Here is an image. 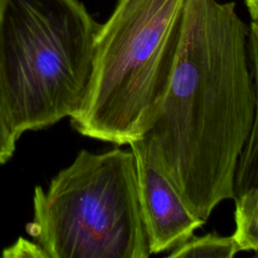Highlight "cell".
Listing matches in <instances>:
<instances>
[{
    "instance_id": "2",
    "label": "cell",
    "mask_w": 258,
    "mask_h": 258,
    "mask_svg": "<svg viewBox=\"0 0 258 258\" xmlns=\"http://www.w3.org/2000/svg\"><path fill=\"white\" fill-rule=\"evenodd\" d=\"M186 0H118L98 30L83 104L82 135L117 145L153 126L174 69Z\"/></svg>"
},
{
    "instance_id": "6",
    "label": "cell",
    "mask_w": 258,
    "mask_h": 258,
    "mask_svg": "<svg viewBox=\"0 0 258 258\" xmlns=\"http://www.w3.org/2000/svg\"><path fill=\"white\" fill-rule=\"evenodd\" d=\"M248 57L254 91V119L249 138L239 157L235 176V198L258 185V21L251 20Z\"/></svg>"
},
{
    "instance_id": "11",
    "label": "cell",
    "mask_w": 258,
    "mask_h": 258,
    "mask_svg": "<svg viewBox=\"0 0 258 258\" xmlns=\"http://www.w3.org/2000/svg\"><path fill=\"white\" fill-rule=\"evenodd\" d=\"M252 20L258 21V0H244Z\"/></svg>"
},
{
    "instance_id": "1",
    "label": "cell",
    "mask_w": 258,
    "mask_h": 258,
    "mask_svg": "<svg viewBox=\"0 0 258 258\" xmlns=\"http://www.w3.org/2000/svg\"><path fill=\"white\" fill-rule=\"evenodd\" d=\"M249 26L234 2L186 0L170 84L139 141L188 209L207 221L235 199L254 119Z\"/></svg>"
},
{
    "instance_id": "4",
    "label": "cell",
    "mask_w": 258,
    "mask_h": 258,
    "mask_svg": "<svg viewBox=\"0 0 258 258\" xmlns=\"http://www.w3.org/2000/svg\"><path fill=\"white\" fill-rule=\"evenodd\" d=\"M28 234L48 258H147L132 150H81L36 186Z\"/></svg>"
},
{
    "instance_id": "10",
    "label": "cell",
    "mask_w": 258,
    "mask_h": 258,
    "mask_svg": "<svg viewBox=\"0 0 258 258\" xmlns=\"http://www.w3.org/2000/svg\"><path fill=\"white\" fill-rule=\"evenodd\" d=\"M3 255L7 257H46L36 242H30L21 238L11 247L5 249Z\"/></svg>"
},
{
    "instance_id": "8",
    "label": "cell",
    "mask_w": 258,
    "mask_h": 258,
    "mask_svg": "<svg viewBox=\"0 0 258 258\" xmlns=\"http://www.w3.org/2000/svg\"><path fill=\"white\" fill-rule=\"evenodd\" d=\"M233 236L209 233L201 237L195 235L184 243L170 250L171 258H232L239 252Z\"/></svg>"
},
{
    "instance_id": "3",
    "label": "cell",
    "mask_w": 258,
    "mask_h": 258,
    "mask_svg": "<svg viewBox=\"0 0 258 258\" xmlns=\"http://www.w3.org/2000/svg\"><path fill=\"white\" fill-rule=\"evenodd\" d=\"M100 25L80 0H0V102L18 137L78 113Z\"/></svg>"
},
{
    "instance_id": "9",
    "label": "cell",
    "mask_w": 258,
    "mask_h": 258,
    "mask_svg": "<svg viewBox=\"0 0 258 258\" xmlns=\"http://www.w3.org/2000/svg\"><path fill=\"white\" fill-rule=\"evenodd\" d=\"M18 138L0 102V164L12 156Z\"/></svg>"
},
{
    "instance_id": "7",
    "label": "cell",
    "mask_w": 258,
    "mask_h": 258,
    "mask_svg": "<svg viewBox=\"0 0 258 258\" xmlns=\"http://www.w3.org/2000/svg\"><path fill=\"white\" fill-rule=\"evenodd\" d=\"M233 238L240 251L258 252V185L251 186L235 199Z\"/></svg>"
},
{
    "instance_id": "5",
    "label": "cell",
    "mask_w": 258,
    "mask_h": 258,
    "mask_svg": "<svg viewBox=\"0 0 258 258\" xmlns=\"http://www.w3.org/2000/svg\"><path fill=\"white\" fill-rule=\"evenodd\" d=\"M137 174L139 204L150 254L172 250L195 235L206 221L196 216L139 140L128 144Z\"/></svg>"
}]
</instances>
